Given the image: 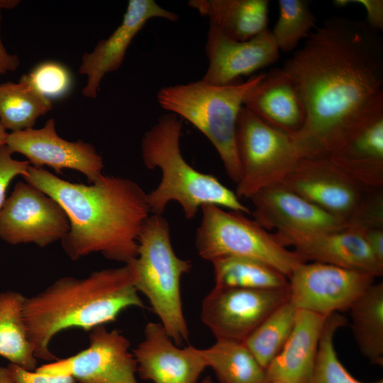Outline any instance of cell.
Returning a JSON list of instances; mask_svg holds the SVG:
<instances>
[{
    "label": "cell",
    "instance_id": "9a60e30c",
    "mask_svg": "<svg viewBox=\"0 0 383 383\" xmlns=\"http://www.w3.org/2000/svg\"><path fill=\"white\" fill-rule=\"evenodd\" d=\"M283 246L292 248L305 262L332 265L382 277L383 264L357 228L309 232L279 228L272 233Z\"/></svg>",
    "mask_w": 383,
    "mask_h": 383
},
{
    "label": "cell",
    "instance_id": "74e56055",
    "mask_svg": "<svg viewBox=\"0 0 383 383\" xmlns=\"http://www.w3.org/2000/svg\"><path fill=\"white\" fill-rule=\"evenodd\" d=\"M0 383H15L7 367H0Z\"/></svg>",
    "mask_w": 383,
    "mask_h": 383
},
{
    "label": "cell",
    "instance_id": "4316f807",
    "mask_svg": "<svg viewBox=\"0 0 383 383\" xmlns=\"http://www.w3.org/2000/svg\"><path fill=\"white\" fill-rule=\"evenodd\" d=\"M215 286L223 288L283 289L289 279L263 262L241 257H226L211 262Z\"/></svg>",
    "mask_w": 383,
    "mask_h": 383
},
{
    "label": "cell",
    "instance_id": "f546056e",
    "mask_svg": "<svg viewBox=\"0 0 383 383\" xmlns=\"http://www.w3.org/2000/svg\"><path fill=\"white\" fill-rule=\"evenodd\" d=\"M347 320L339 313L329 315L324 323L319 340L314 366L308 383H365L353 377L337 355L333 338L337 330ZM372 383H383L380 379Z\"/></svg>",
    "mask_w": 383,
    "mask_h": 383
},
{
    "label": "cell",
    "instance_id": "7a4b0ae2",
    "mask_svg": "<svg viewBox=\"0 0 383 383\" xmlns=\"http://www.w3.org/2000/svg\"><path fill=\"white\" fill-rule=\"evenodd\" d=\"M23 178L65 211L70 229L61 243L72 260L94 252L123 265L136 258L138 235L150 210L147 193L135 182L103 175L89 185L73 183L31 165Z\"/></svg>",
    "mask_w": 383,
    "mask_h": 383
},
{
    "label": "cell",
    "instance_id": "4fadbf2b",
    "mask_svg": "<svg viewBox=\"0 0 383 383\" xmlns=\"http://www.w3.org/2000/svg\"><path fill=\"white\" fill-rule=\"evenodd\" d=\"M89 340L87 348L35 371L52 376L70 375L78 383H138L130 342L119 331L100 326L91 331Z\"/></svg>",
    "mask_w": 383,
    "mask_h": 383
},
{
    "label": "cell",
    "instance_id": "d6986e66",
    "mask_svg": "<svg viewBox=\"0 0 383 383\" xmlns=\"http://www.w3.org/2000/svg\"><path fill=\"white\" fill-rule=\"evenodd\" d=\"M254 220L268 231L291 228L316 232L350 228L282 183L270 185L250 199Z\"/></svg>",
    "mask_w": 383,
    "mask_h": 383
},
{
    "label": "cell",
    "instance_id": "f1b7e54d",
    "mask_svg": "<svg viewBox=\"0 0 383 383\" xmlns=\"http://www.w3.org/2000/svg\"><path fill=\"white\" fill-rule=\"evenodd\" d=\"M297 309L289 299L273 311L245 340L244 345L265 369L290 335Z\"/></svg>",
    "mask_w": 383,
    "mask_h": 383
},
{
    "label": "cell",
    "instance_id": "60d3db41",
    "mask_svg": "<svg viewBox=\"0 0 383 383\" xmlns=\"http://www.w3.org/2000/svg\"><path fill=\"white\" fill-rule=\"evenodd\" d=\"M201 383H213L212 379L210 376L206 377Z\"/></svg>",
    "mask_w": 383,
    "mask_h": 383
},
{
    "label": "cell",
    "instance_id": "5b68a950",
    "mask_svg": "<svg viewBox=\"0 0 383 383\" xmlns=\"http://www.w3.org/2000/svg\"><path fill=\"white\" fill-rule=\"evenodd\" d=\"M263 74L246 82L213 85L201 79L165 87L157 94L160 106L187 120L216 148L228 177L236 184L241 168L236 145V126L243 101Z\"/></svg>",
    "mask_w": 383,
    "mask_h": 383
},
{
    "label": "cell",
    "instance_id": "8fae6325",
    "mask_svg": "<svg viewBox=\"0 0 383 383\" xmlns=\"http://www.w3.org/2000/svg\"><path fill=\"white\" fill-rule=\"evenodd\" d=\"M289 299V288L214 287L203 299L201 319L216 340L243 343L273 311Z\"/></svg>",
    "mask_w": 383,
    "mask_h": 383
},
{
    "label": "cell",
    "instance_id": "484cf974",
    "mask_svg": "<svg viewBox=\"0 0 383 383\" xmlns=\"http://www.w3.org/2000/svg\"><path fill=\"white\" fill-rule=\"evenodd\" d=\"M52 109V101L35 89L27 74L18 82L0 84V122L6 131L33 128Z\"/></svg>",
    "mask_w": 383,
    "mask_h": 383
},
{
    "label": "cell",
    "instance_id": "ac0fdd59",
    "mask_svg": "<svg viewBox=\"0 0 383 383\" xmlns=\"http://www.w3.org/2000/svg\"><path fill=\"white\" fill-rule=\"evenodd\" d=\"M137 372L153 383H196L207 364L199 348H180L160 323H148L133 350Z\"/></svg>",
    "mask_w": 383,
    "mask_h": 383
},
{
    "label": "cell",
    "instance_id": "7402d4cb",
    "mask_svg": "<svg viewBox=\"0 0 383 383\" xmlns=\"http://www.w3.org/2000/svg\"><path fill=\"white\" fill-rule=\"evenodd\" d=\"M327 317L297 309L290 335L265 369L266 383H308Z\"/></svg>",
    "mask_w": 383,
    "mask_h": 383
},
{
    "label": "cell",
    "instance_id": "e575fe53",
    "mask_svg": "<svg viewBox=\"0 0 383 383\" xmlns=\"http://www.w3.org/2000/svg\"><path fill=\"white\" fill-rule=\"evenodd\" d=\"M338 6H345L349 4H357L365 7L367 12V23L374 29L382 32L383 30V1L382 0H336L333 1Z\"/></svg>",
    "mask_w": 383,
    "mask_h": 383
},
{
    "label": "cell",
    "instance_id": "6da1fadb",
    "mask_svg": "<svg viewBox=\"0 0 383 383\" xmlns=\"http://www.w3.org/2000/svg\"><path fill=\"white\" fill-rule=\"evenodd\" d=\"M283 69L306 111L292 138L299 159H327L383 104V38L365 20L326 19Z\"/></svg>",
    "mask_w": 383,
    "mask_h": 383
},
{
    "label": "cell",
    "instance_id": "83f0119b",
    "mask_svg": "<svg viewBox=\"0 0 383 383\" xmlns=\"http://www.w3.org/2000/svg\"><path fill=\"white\" fill-rule=\"evenodd\" d=\"M200 350L221 383H266L265 369L243 343L216 340Z\"/></svg>",
    "mask_w": 383,
    "mask_h": 383
},
{
    "label": "cell",
    "instance_id": "52a82bcc",
    "mask_svg": "<svg viewBox=\"0 0 383 383\" xmlns=\"http://www.w3.org/2000/svg\"><path fill=\"white\" fill-rule=\"evenodd\" d=\"M281 183L350 228H383V187L362 184L328 159H300Z\"/></svg>",
    "mask_w": 383,
    "mask_h": 383
},
{
    "label": "cell",
    "instance_id": "d4e9b609",
    "mask_svg": "<svg viewBox=\"0 0 383 383\" xmlns=\"http://www.w3.org/2000/svg\"><path fill=\"white\" fill-rule=\"evenodd\" d=\"M351 328L361 353L383 365V282H374L349 309Z\"/></svg>",
    "mask_w": 383,
    "mask_h": 383
},
{
    "label": "cell",
    "instance_id": "3957f363",
    "mask_svg": "<svg viewBox=\"0 0 383 383\" xmlns=\"http://www.w3.org/2000/svg\"><path fill=\"white\" fill-rule=\"evenodd\" d=\"M131 263L92 272L78 279L62 277L42 292L26 297L23 315L37 359L55 361L52 339L62 331L93 328L115 321L131 307L143 308Z\"/></svg>",
    "mask_w": 383,
    "mask_h": 383
},
{
    "label": "cell",
    "instance_id": "f35d334b",
    "mask_svg": "<svg viewBox=\"0 0 383 383\" xmlns=\"http://www.w3.org/2000/svg\"><path fill=\"white\" fill-rule=\"evenodd\" d=\"M19 3L18 0H0V10L14 9Z\"/></svg>",
    "mask_w": 383,
    "mask_h": 383
},
{
    "label": "cell",
    "instance_id": "2e32d148",
    "mask_svg": "<svg viewBox=\"0 0 383 383\" xmlns=\"http://www.w3.org/2000/svg\"><path fill=\"white\" fill-rule=\"evenodd\" d=\"M178 20V16L160 6L154 0H130L121 23L106 39L101 40L94 49L82 57L79 72L86 75L87 83L82 94L96 97L101 79L105 74L121 66L126 51L135 35L152 18Z\"/></svg>",
    "mask_w": 383,
    "mask_h": 383
},
{
    "label": "cell",
    "instance_id": "5bb4252c",
    "mask_svg": "<svg viewBox=\"0 0 383 383\" xmlns=\"http://www.w3.org/2000/svg\"><path fill=\"white\" fill-rule=\"evenodd\" d=\"M6 145L26 156L31 166H48L60 174L65 169L84 174L91 184L104 175V162L95 147L82 140L68 141L58 135L54 118L40 128H28L8 134Z\"/></svg>",
    "mask_w": 383,
    "mask_h": 383
},
{
    "label": "cell",
    "instance_id": "277c9868",
    "mask_svg": "<svg viewBox=\"0 0 383 383\" xmlns=\"http://www.w3.org/2000/svg\"><path fill=\"white\" fill-rule=\"evenodd\" d=\"M182 121L177 115H162L141 140V155L149 170L159 168L158 186L147 194L152 214L162 215L172 201L182 207L191 220L205 204H213L245 214L251 213L235 192L212 174L199 172L184 158L180 149Z\"/></svg>",
    "mask_w": 383,
    "mask_h": 383
},
{
    "label": "cell",
    "instance_id": "836d02e7",
    "mask_svg": "<svg viewBox=\"0 0 383 383\" xmlns=\"http://www.w3.org/2000/svg\"><path fill=\"white\" fill-rule=\"evenodd\" d=\"M6 367L15 383H78L70 375H47L11 363Z\"/></svg>",
    "mask_w": 383,
    "mask_h": 383
},
{
    "label": "cell",
    "instance_id": "ab89813d",
    "mask_svg": "<svg viewBox=\"0 0 383 383\" xmlns=\"http://www.w3.org/2000/svg\"><path fill=\"white\" fill-rule=\"evenodd\" d=\"M8 134L6 130L0 122V148L6 145Z\"/></svg>",
    "mask_w": 383,
    "mask_h": 383
},
{
    "label": "cell",
    "instance_id": "9c48e42d",
    "mask_svg": "<svg viewBox=\"0 0 383 383\" xmlns=\"http://www.w3.org/2000/svg\"><path fill=\"white\" fill-rule=\"evenodd\" d=\"M241 177L235 194L250 199L260 190L281 182L300 160L293 139L272 127L245 106L236 126Z\"/></svg>",
    "mask_w": 383,
    "mask_h": 383
},
{
    "label": "cell",
    "instance_id": "44dd1931",
    "mask_svg": "<svg viewBox=\"0 0 383 383\" xmlns=\"http://www.w3.org/2000/svg\"><path fill=\"white\" fill-rule=\"evenodd\" d=\"M327 159L362 184L383 187V104Z\"/></svg>",
    "mask_w": 383,
    "mask_h": 383
},
{
    "label": "cell",
    "instance_id": "ffe728a7",
    "mask_svg": "<svg viewBox=\"0 0 383 383\" xmlns=\"http://www.w3.org/2000/svg\"><path fill=\"white\" fill-rule=\"evenodd\" d=\"M243 106L292 138L300 132L306 119L299 87L283 68H273L263 74L245 96Z\"/></svg>",
    "mask_w": 383,
    "mask_h": 383
},
{
    "label": "cell",
    "instance_id": "e0dca14e",
    "mask_svg": "<svg viewBox=\"0 0 383 383\" xmlns=\"http://www.w3.org/2000/svg\"><path fill=\"white\" fill-rule=\"evenodd\" d=\"M279 49L268 28L245 41L232 39L210 23L206 44L208 68L201 80L213 85H227L274 63Z\"/></svg>",
    "mask_w": 383,
    "mask_h": 383
},
{
    "label": "cell",
    "instance_id": "b9f144b4",
    "mask_svg": "<svg viewBox=\"0 0 383 383\" xmlns=\"http://www.w3.org/2000/svg\"><path fill=\"white\" fill-rule=\"evenodd\" d=\"M268 383H284V382H268Z\"/></svg>",
    "mask_w": 383,
    "mask_h": 383
},
{
    "label": "cell",
    "instance_id": "603a6c76",
    "mask_svg": "<svg viewBox=\"0 0 383 383\" xmlns=\"http://www.w3.org/2000/svg\"><path fill=\"white\" fill-rule=\"evenodd\" d=\"M268 0H191L188 5L208 17L228 37L245 41L267 29Z\"/></svg>",
    "mask_w": 383,
    "mask_h": 383
},
{
    "label": "cell",
    "instance_id": "1f68e13d",
    "mask_svg": "<svg viewBox=\"0 0 383 383\" xmlns=\"http://www.w3.org/2000/svg\"><path fill=\"white\" fill-rule=\"evenodd\" d=\"M27 74L35 89L50 100L65 96L71 88L69 70L56 62H43Z\"/></svg>",
    "mask_w": 383,
    "mask_h": 383
},
{
    "label": "cell",
    "instance_id": "d590c367",
    "mask_svg": "<svg viewBox=\"0 0 383 383\" xmlns=\"http://www.w3.org/2000/svg\"><path fill=\"white\" fill-rule=\"evenodd\" d=\"M358 229L361 231L376 258L383 264V228L370 227Z\"/></svg>",
    "mask_w": 383,
    "mask_h": 383
},
{
    "label": "cell",
    "instance_id": "30bf717a",
    "mask_svg": "<svg viewBox=\"0 0 383 383\" xmlns=\"http://www.w3.org/2000/svg\"><path fill=\"white\" fill-rule=\"evenodd\" d=\"M375 277L332 265L304 262L289 277V301L297 309L328 316L348 311Z\"/></svg>",
    "mask_w": 383,
    "mask_h": 383
},
{
    "label": "cell",
    "instance_id": "d6a6232c",
    "mask_svg": "<svg viewBox=\"0 0 383 383\" xmlns=\"http://www.w3.org/2000/svg\"><path fill=\"white\" fill-rule=\"evenodd\" d=\"M13 153L5 145L0 148V212L6 201V191L17 176L24 177L30 166L27 161L15 160Z\"/></svg>",
    "mask_w": 383,
    "mask_h": 383
},
{
    "label": "cell",
    "instance_id": "4dcf8cb0",
    "mask_svg": "<svg viewBox=\"0 0 383 383\" xmlns=\"http://www.w3.org/2000/svg\"><path fill=\"white\" fill-rule=\"evenodd\" d=\"M278 4L279 16L271 33L279 50L291 52L316 27L317 19L308 1L279 0Z\"/></svg>",
    "mask_w": 383,
    "mask_h": 383
},
{
    "label": "cell",
    "instance_id": "7c38bea8",
    "mask_svg": "<svg viewBox=\"0 0 383 383\" xmlns=\"http://www.w3.org/2000/svg\"><path fill=\"white\" fill-rule=\"evenodd\" d=\"M69 229L62 207L26 182L16 184L0 212V238L10 245L34 243L45 248L61 240Z\"/></svg>",
    "mask_w": 383,
    "mask_h": 383
},
{
    "label": "cell",
    "instance_id": "cb8c5ba5",
    "mask_svg": "<svg viewBox=\"0 0 383 383\" xmlns=\"http://www.w3.org/2000/svg\"><path fill=\"white\" fill-rule=\"evenodd\" d=\"M21 293H0V357L28 371L37 368V357L23 315Z\"/></svg>",
    "mask_w": 383,
    "mask_h": 383
},
{
    "label": "cell",
    "instance_id": "8992f818",
    "mask_svg": "<svg viewBox=\"0 0 383 383\" xmlns=\"http://www.w3.org/2000/svg\"><path fill=\"white\" fill-rule=\"evenodd\" d=\"M138 244L137 257L131 262L135 274V288L147 297L160 323L179 346L189 336L182 309L181 279L190 271L192 263L174 252L170 225L162 215H150Z\"/></svg>",
    "mask_w": 383,
    "mask_h": 383
},
{
    "label": "cell",
    "instance_id": "8d00e7d4",
    "mask_svg": "<svg viewBox=\"0 0 383 383\" xmlns=\"http://www.w3.org/2000/svg\"><path fill=\"white\" fill-rule=\"evenodd\" d=\"M1 15L0 10V26ZM20 65V59L17 55L10 54L4 47L0 36V76L9 72H14Z\"/></svg>",
    "mask_w": 383,
    "mask_h": 383
},
{
    "label": "cell",
    "instance_id": "ba28073f",
    "mask_svg": "<svg viewBox=\"0 0 383 383\" xmlns=\"http://www.w3.org/2000/svg\"><path fill=\"white\" fill-rule=\"evenodd\" d=\"M201 209L195 244L201 258L211 262L226 257L250 258L271 265L288 279L295 267L305 262L246 214L213 204Z\"/></svg>",
    "mask_w": 383,
    "mask_h": 383
}]
</instances>
